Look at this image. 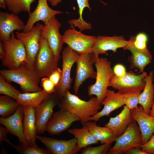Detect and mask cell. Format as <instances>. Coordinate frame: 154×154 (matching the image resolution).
Instances as JSON below:
<instances>
[{
    "label": "cell",
    "instance_id": "e0dca14e",
    "mask_svg": "<svg viewBox=\"0 0 154 154\" xmlns=\"http://www.w3.org/2000/svg\"><path fill=\"white\" fill-rule=\"evenodd\" d=\"M23 106L20 104L15 112L10 116L0 118V123L3 125L10 133L17 137L20 143L28 145L29 143L25 137L23 119Z\"/></svg>",
    "mask_w": 154,
    "mask_h": 154
},
{
    "label": "cell",
    "instance_id": "30bf717a",
    "mask_svg": "<svg viewBox=\"0 0 154 154\" xmlns=\"http://www.w3.org/2000/svg\"><path fill=\"white\" fill-rule=\"evenodd\" d=\"M43 26L42 23H38L29 32H15L16 37L24 45L28 60L34 66L36 58L40 48V40Z\"/></svg>",
    "mask_w": 154,
    "mask_h": 154
},
{
    "label": "cell",
    "instance_id": "d6986e66",
    "mask_svg": "<svg viewBox=\"0 0 154 154\" xmlns=\"http://www.w3.org/2000/svg\"><path fill=\"white\" fill-rule=\"evenodd\" d=\"M129 94H124L119 91L116 92L114 90L108 89L105 98L101 104L104 106L103 109L95 115L90 117L88 121L96 122L103 116H109L112 112L125 105L126 98Z\"/></svg>",
    "mask_w": 154,
    "mask_h": 154
},
{
    "label": "cell",
    "instance_id": "2e32d148",
    "mask_svg": "<svg viewBox=\"0 0 154 154\" xmlns=\"http://www.w3.org/2000/svg\"><path fill=\"white\" fill-rule=\"evenodd\" d=\"M48 0H38L37 6L32 12L29 14L28 19L23 32L31 31L35 24L40 21H42L46 25L54 17L63 12L52 9L48 5Z\"/></svg>",
    "mask_w": 154,
    "mask_h": 154
},
{
    "label": "cell",
    "instance_id": "7c38bea8",
    "mask_svg": "<svg viewBox=\"0 0 154 154\" xmlns=\"http://www.w3.org/2000/svg\"><path fill=\"white\" fill-rule=\"evenodd\" d=\"M61 26V23L54 17L47 25L43 26L41 33V37L47 40L58 62L60 58V54L64 43L63 35L59 32Z\"/></svg>",
    "mask_w": 154,
    "mask_h": 154
},
{
    "label": "cell",
    "instance_id": "6da1fadb",
    "mask_svg": "<svg viewBox=\"0 0 154 154\" xmlns=\"http://www.w3.org/2000/svg\"><path fill=\"white\" fill-rule=\"evenodd\" d=\"M0 75L8 82L19 85L23 93L38 92L42 90L39 86L40 78L34 66L29 62H24L15 69L1 70Z\"/></svg>",
    "mask_w": 154,
    "mask_h": 154
},
{
    "label": "cell",
    "instance_id": "ab89813d",
    "mask_svg": "<svg viewBox=\"0 0 154 154\" xmlns=\"http://www.w3.org/2000/svg\"><path fill=\"white\" fill-rule=\"evenodd\" d=\"M9 133L7 129L5 127H4L1 126H0V144L3 141L7 142L11 145H12L13 143L7 138V135Z\"/></svg>",
    "mask_w": 154,
    "mask_h": 154
},
{
    "label": "cell",
    "instance_id": "52a82bcc",
    "mask_svg": "<svg viewBox=\"0 0 154 154\" xmlns=\"http://www.w3.org/2000/svg\"><path fill=\"white\" fill-rule=\"evenodd\" d=\"M79 55L77 52L72 50L68 46L62 51L61 76L59 83L55 87V91L54 93L60 100L70 89L73 80L70 76L71 70Z\"/></svg>",
    "mask_w": 154,
    "mask_h": 154
},
{
    "label": "cell",
    "instance_id": "7402d4cb",
    "mask_svg": "<svg viewBox=\"0 0 154 154\" xmlns=\"http://www.w3.org/2000/svg\"><path fill=\"white\" fill-rule=\"evenodd\" d=\"M133 120L130 110L125 105L121 112L114 117H111L105 126L110 129L118 137L124 132Z\"/></svg>",
    "mask_w": 154,
    "mask_h": 154
},
{
    "label": "cell",
    "instance_id": "8992f818",
    "mask_svg": "<svg viewBox=\"0 0 154 154\" xmlns=\"http://www.w3.org/2000/svg\"><path fill=\"white\" fill-rule=\"evenodd\" d=\"M40 46L35 64V70L40 78L49 76L58 68V62L47 41L41 36Z\"/></svg>",
    "mask_w": 154,
    "mask_h": 154
},
{
    "label": "cell",
    "instance_id": "f6af8a7d",
    "mask_svg": "<svg viewBox=\"0 0 154 154\" xmlns=\"http://www.w3.org/2000/svg\"><path fill=\"white\" fill-rule=\"evenodd\" d=\"M62 0H48V1L50 3V5L53 6H56Z\"/></svg>",
    "mask_w": 154,
    "mask_h": 154
},
{
    "label": "cell",
    "instance_id": "484cf974",
    "mask_svg": "<svg viewBox=\"0 0 154 154\" xmlns=\"http://www.w3.org/2000/svg\"><path fill=\"white\" fill-rule=\"evenodd\" d=\"M68 132L74 136L78 147L81 149L92 144H98L99 141L92 134L86 124L80 128L69 129Z\"/></svg>",
    "mask_w": 154,
    "mask_h": 154
},
{
    "label": "cell",
    "instance_id": "ba28073f",
    "mask_svg": "<svg viewBox=\"0 0 154 154\" xmlns=\"http://www.w3.org/2000/svg\"><path fill=\"white\" fill-rule=\"evenodd\" d=\"M147 74L144 71L139 75L132 72H126L122 76L115 74L110 79L109 86L125 94L142 92L145 86V76Z\"/></svg>",
    "mask_w": 154,
    "mask_h": 154
},
{
    "label": "cell",
    "instance_id": "7bdbcfd3",
    "mask_svg": "<svg viewBox=\"0 0 154 154\" xmlns=\"http://www.w3.org/2000/svg\"><path fill=\"white\" fill-rule=\"evenodd\" d=\"M135 40L140 41L147 42L148 37L147 35L144 33H140L135 37Z\"/></svg>",
    "mask_w": 154,
    "mask_h": 154
},
{
    "label": "cell",
    "instance_id": "5bb4252c",
    "mask_svg": "<svg viewBox=\"0 0 154 154\" xmlns=\"http://www.w3.org/2000/svg\"><path fill=\"white\" fill-rule=\"evenodd\" d=\"M60 109L53 114L46 125V131L51 135L59 134L68 129L73 122L80 121L75 114L65 109Z\"/></svg>",
    "mask_w": 154,
    "mask_h": 154
},
{
    "label": "cell",
    "instance_id": "60d3db41",
    "mask_svg": "<svg viewBox=\"0 0 154 154\" xmlns=\"http://www.w3.org/2000/svg\"><path fill=\"white\" fill-rule=\"evenodd\" d=\"M113 70L115 74L118 76H123L126 72L125 67L121 64H117L115 65Z\"/></svg>",
    "mask_w": 154,
    "mask_h": 154
},
{
    "label": "cell",
    "instance_id": "3957f363",
    "mask_svg": "<svg viewBox=\"0 0 154 154\" xmlns=\"http://www.w3.org/2000/svg\"><path fill=\"white\" fill-rule=\"evenodd\" d=\"M94 64L96 70V81L88 86V93L90 96L95 95L101 104L106 97L110 80L115 74L111 62L106 58H97Z\"/></svg>",
    "mask_w": 154,
    "mask_h": 154
},
{
    "label": "cell",
    "instance_id": "603a6c76",
    "mask_svg": "<svg viewBox=\"0 0 154 154\" xmlns=\"http://www.w3.org/2000/svg\"><path fill=\"white\" fill-rule=\"evenodd\" d=\"M154 75L153 71L151 70L146 75L145 86L139 97V104L149 115L154 99Z\"/></svg>",
    "mask_w": 154,
    "mask_h": 154
},
{
    "label": "cell",
    "instance_id": "ac0fdd59",
    "mask_svg": "<svg viewBox=\"0 0 154 154\" xmlns=\"http://www.w3.org/2000/svg\"><path fill=\"white\" fill-rule=\"evenodd\" d=\"M129 43V41L122 35H115L112 37L98 35L92 47L91 52L98 58L99 54H106L108 50L116 52L118 49L124 48Z\"/></svg>",
    "mask_w": 154,
    "mask_h": 154
},
{
    "label": "cell",
    "instance_id": "74e56055",
    "mask_svg": "<svg viewBox=\"0 0 154 154\" xmlns=\"http://www.w3.org/2000/svg\"><path fill=\"white\" fill-rule=\"evenodd\" d=\"M141 149L146 154H154V134L148 141L142 145Z\"/></svg>",
    "mask_w": 154,
    "mask_h": 154
},
{
    "label": "cell",
    "instance_id": "f546056e",
    "mask_svg": "<svg viewBox=\"0 0 154 154\" xmlns=\"http://www.w3.org/2000/svg\"><path fill=\"white\" fill-rule=\"evenodd\" d=\"M78 7V19L69 20L68 23L71 26L77 27L80 31H83L91 29V25L85 21L82 18V13L85 7L88 8L90 11L91 8L89 3V0H76Z\"/></svg>",
    "mask_w": 154,
    "mask_h": 154
},
{
    "label": "cell",
    "instance_id": "1f68e13d",
    "mask_svg": "<svg viewBox=\"0 0 154 154\" xmlns=\"http://www.w3.org/2000/svg\"><path fill=\"white\" fill-rule=\"evenodd\" d=\"M12 146L20 153L23 154H49L47 150L38 147L36 144H29L25 145L20 143L17 145L13 144Z\"/></svg>",
    "mask_w": 154,
    "mask_h": 154
},
{
    "label": "cell",
    "instance_id": "8fae6325",
    "mask_svg": "<svg viewBox=\"0 0 154 154\" xmlns=\"http://www.w3.org/2000/svg\"><path fill=\"white\" fill-rule=\"evenodd\" d=\"M62 35L64 43L79 54L91 52L96 38L94 36L84 35L73 27L66 30Z\"/></svg>",
    "mask_w": 154,
    "mask_h": 154
},
{
    "label": "cell",
    "instance_id": "83f0119b",
    "mask_svg": "<svg viewBox=\"0 0 154 154\" xmlns=\"http://www.w3.org/2000/svg\"><path fill=\"white\" fill-rule=\"evenodd\" d=\"M123 49L128 50L131 52V68L138 69L139 70V73L144 72L145 67L151 62L152 55L130 48H126Z\"/></svg>",
    "mask_w": 154,
    "mask_h": 154
},
{
    "label": "cell",
    "instance_id": "b9f144b4",
    "mask_svg": "<svg viewBox=\"0 0 154 154\" xmlns=\"http://www.w3.org/2000/svg\"><path fill=\"white\" fill-rule=\"evenodd\" d=\"M125 154H146L142 151L141 148L139 147H133L127 150Z\"/></svg>",
    "mask_w": 154,
    "mask_h": 154
},
{
    "label": "cell",
    "instance_id": "4fadbf2b",
    "mask_svg": "<svg viewBox=\"0 0 154 154\" xmlns=\"http://www.w3.org/2000/svg\"><path fill=\"white\" fill-rule=\"evenodd\" d=\"M59 99L54 93L50 94L35 108L37 133L46 131V125L52 115L54 107L59 105Z\"/></svg>",
    "mask_w": 154,
    "mask_h": 154
},
{
    "label": "cell",
    "instance_id": "f35d334b",
    "mask_svg": "<svg viewBox=\"0 0 154 154\" xmlns=\"http://www.w3.org/2000/svg\"><path fill=\"white\" fill-rule=\"evenodd\" d=\"M62 70L58 68L48 77L50 80L56 86L59 83L61 76Z\"/></svg>",
    "mask_w": 154,
    "mask_h": 154
},
{
    "label": "cell",
    "instance_id": "9c48e42d",
    "mask_svg": "<svg viewBox=\"0 0 154 154\" xmlns=\"http://www.w3.org/2000/svg\"><path fill=\"white\" fill-rule=\"evenodd\" d=\"M97 58L92 52L79 54L76 62L77 67L73 88L75 94H77L80 86L86 80L89 78L96 79L97 72L94 69L93 65Z\"/></svg>",
    "mask_w": 154,
    "mask_h": 154
},
{
    "label": "cell",
    "instance_id": "277c9868",
    "mask_svg": "<svg viewBox=\"0 0 154 154\" xmlns=\"http://www.w3.org/2000/svg\"><path fill=\"white\" fill-rule=\"evenodd\" d=\"M3 42L5 54L2 62L4 66L9 69H14L24 62H30L24 45L17 38L13 32L10 38Z\"/></svg>",
    "mask_w": 154,
    "mask_h": 154
},
{
    "label": "cell",
    "instance_id": "d590c367",
    "mask_svg": "<svg viewBox=\"0 0 154 154\" xmlns=\"http://www.w3.org/2000/svg\"><path fill=\"white\" fill-rule=\"evenodd\" d=\"M141 92L129 94L126 98L125 105L130 110L138 108L139 107V97Z\"/></svg>",
    "mask_w": 154,
    "mask_h": 154
},
{
    "label": "cell",
    "instance_id": "e575fe53",
    "mask_svg": "<svg viewBox=\"0 0 154 154\" xmlns=\"http://www.w3.org/2000/svg\"><path fill=\"white\" fill-rule=\"evenodd\" d=\"M128 41V44L123 49L126 48H130L152 55L147 48V42L137 40H135V37L133 36L130 37Z\"/></svg>",
    "mask_w": 154,
    "mask_h": 154
},
{
    "label": "cell",
    "instance_id": "836d02e7",
    "mask_svg": "<svg viewBox=\"0 0 154 154\" xmlns=\"http://www.w3.org/2000/svg\"><path fill=\"white\" fill-rule=\"evenodd\" d=\"M112 143L104 144L101 145L92 147L90 145L83 148L80 154H107L111 147Z\"/></svg>",
    "mask_w": 154,
    "mask_h": 154
},
{
    "label": "cell",
    "instance_id": "7a4b0ae2",
    "mask_svg": "<svg viewBox=\"0 0 154 154\" xmlns=\"http://www.w3.org/2000/svg\"><path fill=\"white\" fill-rule=\"evenodd\" d=\"M59 105L60 108L65 109L77 116L83 125L86 124L90 117L98 112L101 104L96 97H92L86 101L68 91L60 100Z\"/></svg>",
    "mask_w": 154,
    "mask_h": 154
},
{
    "label": "cell",
    "instance_id": "7dc6e473",
    "mask_svg": "<svg viewBox=\"0 0 154 154\" xmlns=\"http://www.w3.org/2000/svg\"><path fill=\"white\" fill-rule=\"evenodd\" d=\"M0 7L3 9H5L6 7L4 3V0H0Z\"/></svg>",
    "mask_w": 154,
    "mask_h": 154
},
{
    "label": "cell",
    "instance_id": "cb8c5ba5",
    "mask_svg": "<svg viewBox=\"0 0 154 154\" xmlns=\"http://www.w3.org/2000/svg\"><path fill=\"white\" fill-rule=\"evenodd\" d=\"M23 107L24 113L23 123L25 137L29 144H36L37 133L35 108L32 107Z\"/></svg>",
    "mask_w": 154,
    "mask_h": 154
},
{
    "label": "cell",
    "instance_id": "ffe728a7",
    "mask_svg": "<svg viewBox=\"0 0 154 154\" xmlns=\"http://www.w3.org/2000/svg\"><path fill=\"white\" fill-rule=\"evenodd\" d=\"M25 25L18 16L13 13L0 11V39L9 40L15 30L23 31Z\"/></svg>",
    "mask_w": 154,
    "mask_h": 154
},
{
    "label": "cell",
    "instance_id": "bcb514c9",
    "mask_svg": "<svg viewBox=\"0 0 154 154\" xmlns=\"http://www.w3.org/2000/svg\"><path fill=\"white\" fill-rule=\"evenodd\" d=\"M149 115L151 116L154 117V99L150 110Z\"/></svg>",
    "mask_w": 154,
    "mask_h": 154
},
{
    "label": "cell",
    "instance_id": "4dcf8cb0",
    "mask_svg": "<svg viewBox=\"0 0 154 154\" xmlns=\"http://www.w3.org/2000/svg\"><path fill=\"white\" fill-rule=\"evenodd\" d=\"M36 0H4V2L9 11L18 15L22 12L30 13L31 4Z\"/></svg>",
    "mask_w": 154,
    "mask_h": 154
},
{
    "label": "cell",
    "instance_id": "ee69618b",
    "mask_svg": "<svg viewBox=\"0 0 154 154\" xmlns=\"http://www.w3.org/2000/svg\"><path fill=\"white\" fill-rule=\"evenodd\" d=\"M5 54V50L4 48L3 42L0 41V59L2 60Z\"/></svg>",
    "mask_w": 154,
    "mask_h": 154
},
{
    "label": "cell",
    "instance_id": "8d00e7d4",
    "mask_svg": "<svg viewBox=\"0 0 154 154\" xmlns=\"http://www.w3.org/2000/svg\"><path fill=\"white\" fill-rule=\"evenodd\" d=\"M40 86L42 90L49 94H51L55 92L56 86L50 80L48 77L41 78Z\"/></svg>",
    "mask_w": 154,
    "mask_h": 154
},
{
    "label": "cell",
    "instance_id": "f1b7e54d",
    "mask_svg": "<svg viewBox=\"0 0 154 154\" xmlns=\"http://www.w3.org/2000/svg\"><path fill=\"white\" fill-rule=\"evenodd\" d=\"M19 104L16 100L5 95L0 96V115L3 118L8 117L14 113Z\"/></svg>",
    "mask_w": 154,
    "mask_h": 154
},
{
    "label": "cell",
    "instance_id": "4316f807",
    "mask_svg": "<svg viewBox=\"0 0 154 154\" xmlns=\"http://www.w3.org/2000/svg\"><path fill=\"white\" fill-rule=\"evenodd\" d=\"M50 95L43 90L36 92L21 93L18 95L16 101L19 104L23 106L35 108Z\"/></svg>",
    "mask_w": 154,
    "mask_h": 154
},
{
    "label": "cell",
    "instance_id": "9a60e30c",
    "mask_svg": "<svg viewBox=\"0 0 154 154\" xmlns=\"http://www.w3.org/2000/svg\"><path fill=\"white\" fill-rule=\"evenodd\" d=\"M36 138L45 146L49 154H75L81 150L75 138L65 140L37 135Z\"/></svg>",
    "mask_w": 154,
    "mask_h": 154
},
{
    "label": "cell",
    "instance_id": "5b68a950",
    "mask_svg": "<svg viewBox=\"0 0 154 154\" xmlns=\"http://www.w3.org/2000/svg\"><path fill=\"white\" fill-rule=\"evenodd\" d=\"M113 146L109 149L108 154H125L128 149L133 147L141 148L143 144L141 135L135 121L133 120L124 132L117 137Z\"/></svg>",
    "mask_w": 154,
    "mask_h": 154
},
{
    "label": "cell",
    "instance_id": "d4e9b609",
    "mask_svg": "<svg viewBox=\"0 0 154 154\" xmlns=\"http://www.w3.org/2000/svg\"><path fill=\"white\" fill-rule=\"evenodd\" d=\"M86 125L93 136L100 142L101 145L112 143L117 137L109 128L98 126L95 121H89Z\"/></svg>",
    "mask_w": 154,
    "mask_h": 154
},
{
    "label": "cell",
    "instance_id": "44dd1931",
    "mask_svg": "<svg viewBox=\"0 0 154 154\" xmlns=\"http://www.w3.org/2000/svg\"><path fill=\"white\" fill-rule=\"evenodd\" d=\"M133 119L137 122L141 135L143 144L146 143L154 133V117L146 113L141 106L130 110Z\"/></svg>",
    "mask_w": 154,
    "mask_h": 154
},
{
    "label": "cell",
    "instance_id": "d6a6232c",
    "mask_svg": "<svg viewBox=\"0 0 154 154\" xmlns=\"http://www.w3.org/2000/svg\"><path fill=\"white\" fill-rule=\"evenodd\" d=\"M20 91L9 83L0 75V94L11 97L16 100Z\"/></svg>",
    "mask_w": 154,
    "mask_h": 154
}]
</instances>
